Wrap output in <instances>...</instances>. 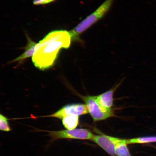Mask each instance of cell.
I'll return each mask as SVG.
<instances>
[{
  "label": "cell",
  "mask_w": 156,
  "mask_h": 156,
  "mask_svg": "<svg viewBox=\"0 0 156 156\" xmlns=\"http://www.w3.org/2000/svg\"><path fill=\"white\" fill-rule=\"evenodd\" d=\"M72 37L69 31H52L37 44L32 58L34 66L44 71L51 67L62 49H67L71 45Z\"/></svg>",
  "instance_id": "cell-1"
},
{
  "label": "cell",
  "mask_w": 156,
  "mask_h": 156,
  "mask_svg": "<svg viewBox=\"0 0 156 156\" xmlns=\"http://www.w3.org/2000/svg\"><path fill=\"white\" fill-rule=\"evenodd\" d=\"M114 0H106L98 8L69 31L72 40L80 41L79 35L102 18L112 7Z\"/></svg>",
  "instance_id": "cell-2"
},
{
  "label": "cell",
  "mask_w": 156,
  "mask_h": 156,
  "mask_svg": "<svg viewBox=\"0 0 156 156\" xmlns=\"http://www.w3.org/2000/svg\"><path fill=\"white\" fill-rule=\"evenodd\" d=\"M82 98L87 105L89 113L95 122L105 120L114 116L111 109L103 108L97 102L96 96H82Z\"/></svg>",
  "instance_id": "cell-3"
},
{
  "label": "cell",
  "mask_w": 156,
  "mask_h": 156,
  "mask_svg": "<svg viewBox=\"0 0 156 156\" xmlns=\"http://www.w3.org/2000/svg\"><path fill=\"white\" fill-rule=\"evenodd\" d=\"M49 136L52 140L62 139H73L92 140L95 135L86 129H75L72 130L48 131Z\"/></svg>",
  "instance_id": "cell-4"
},
{
  "label": "cell",
  "mask_w": 156,
  "mask_h": 156,
  "mask_svg": "<svg viewBox=\"0 0 156 156\" xmlns=\"http://www.w3.org/2000/svg\"><path fill=\"white\" fill-rule=\"evenodd\" d=\"M89 113L87 105L83 104H73L66 105L53 114L46 117L62 119L64 117L68 115L79 116Z\"/></svg>",
  "instance_id": "cell-5"
},
{
  "label": "cell",
  "mask_w": 156,
  "mask_h": 156,
  "mask_svg": "<svg viewBox=\"0 0 156 156\" xmlns=\"http://www.w3.org/2000/svg\"><path fill=\"white\" fill-rule=\"evenodd\" d=\"M120 138L113 137L104 134L95 135L91 140L102 148L112 156H116L115 147L116 144Z\"/></svg>",
  "instance_id": "cell-6"
},
{
  "label": "cell",
  "mask_w": 156,
  "mask_h": 156,
  "mask_svg": "<svg viewBox=\"0 0 156 156\" xmlns=\"http://www.w3.org/2000/svg\"><path fill=\"white\" fill-rule=\"evenodd\" d=\"M120 84L113 88L104 93L96 96L97 102L103 108L106 109H111L114 104V94Z\"/></svg>",
  "instance_id": "cell-7"
},
{
  "label": "cell",
  "mask_w": 156,
  "mask_h": 156,
  "mask_svg": "<svg viewBox=\"0 0 156 156\" xmlns=\"http://www.w3.org/2000/svg\"><path fill=\"white\" fill-rule=\"evenodd\" d=\"M27 39H28V43L25 47V51L21 55L19 56L13 62H23L26 58L31 57L34 55L35 51V47L37 44L31 40L28 35H27Z\"/></svg>",
  "instance_id": "cell-8"
},
{
  "label": "cell",
  "mask_w": 156,
  "mask_h": 156,
  "mask_svg": "<svg viewBox=\"0 0 156 156\" xmlns=\"http://www.w3.org/2000/svg\"><path fill=\"white\" fill-rule=\"evenodd\" d=\"M127 140L121 139L115 146V152L118 156H132L127 146Z\"/></svg>",
  "instance_id": "cell-9"
},
{
  "label": "cell",
  "mask_w": 156,
  "mask_h": 156,
  "mask_svg": "<svg viewBox=\"0 0 156 156\" xmlns=\"http://www.w3.org/2000/svg\"><path fill=\"white\" fill-rule=\"evenodd\" d=\"M62 123L67 130L75 129L79 124V116L71 115L64 117L62 119Z\"/></svg>",
  "instance_id": "cell-10"
},
{
  "label": "cell",
  "mask_w": 156,
  "mask_h": 156,
  "mask_svg": "<svg viewBox=\"0 0 156 156\" xmlns=\"http://www.w3.org/2000/svg\"><path fill=\"white\" fill-rule=\"evenodd\" d=\"M156 142V136H142L127 140L128 144H144Z\"/></svg>",
  "instance_id": "cell-11"
},
{
  "label": "cell",
  "mask_w": 156,
  "mask_h": 156,
  "mask_svg": "<svg viewBox=\"0 0 156 156\" xmlns=\"http://www.w3.org/2000/svg\"><path fill=\"white\" fill-rule=\"evenodd\" d=\"M8 119L3 115H0V130L2 131L9 132L11 128L9 126Z\"/></svg>",
  "instance_id": "cell-12"
},
{
  "label": "cell",
  "mask_w": 156,
  "mask_h": 156,
  "mask_svg": "<svg viewBox=\"0 0 156 156\" xmlns=\"http://www.w3.org/2000/svg\"><path fill=\"white\" fill-rule=\"evenodd\" d=\"M55 1V0H33L34 5H39L47 4Z\"/></svg>",
  "instance_id": "cell-13"
}]
</instances>
